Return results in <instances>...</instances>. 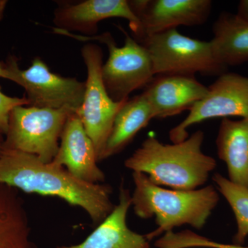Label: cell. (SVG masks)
I'll use <instances>...</instances> for the list:
<instances>
[{
    "label": "cell",
    "instance_id": "cell-1",
    "mask_svg": "<svg viewBox=\"0 0 248 248\" xmlns=\"http://www.w3.org/2000/svg\"><path fill=\"white\" fill-rule=\"evenodd\" d=\"M0 184L27 193L62 199L83 209L94 224L102 223L115 206L109 184L83 182L63 166L16 150L4 148L0 155Z\"/></svg>",
    "mask_w": 248,
    "mask_h": 248
},
{
    "label": "cell",
    "instance_id": "cell-2",
    "mask_svg": "<svg viewBox=\"0 0 248 248\" xmlns=\"http://www.w3.org/2000/svg\"><path fill=\"white\" fill-rule=\"evenodd\" d=\"M204 138L203 132L197 130L185 141L164 144L149 137L124 165L133 172L146 174L153 184L161 187L196 190L207 182L217 167L216 160L202 152Z\"/></svg>",
    "mask_w": 248,
    "mask_h": 248
},
{
    "label": "cell",
    "instance_id": "cell-3",
    "mask_svg": "<svg viewBox=\"0 0 248 248\" xmlns=\"http://www.w3.org/2000/svg\"><path fill=\"white\" fill-rule=\"evenodd\" d=\"M133 179L131 206L135 215L143 219L155 217L157 226L146 234L150 241L184 225L202 229L219 202L218 192L212 185L179 190L156 185L143 173L133 172Z\"/></svg>",
    "mask_w": 248,
    "mask_h": 248
},
{
    "label": "cell",
    "instance_id": "cell-4",
    "mask_svg": "<svg viewBox=\"0 0 248 248\" xmlns=\"http://www.w3.org/2000/svg\"><path fill=\"white\" fill-rule=\"evenodd\" d=\"M125 35L123 46H117L110 32L86 37L54 28L55 33L73 37L82 42L98 41L107 45L108 59L103 63V83L109 97L115 102L128 100L130 93L146 87L155 77L153 63L147 49L117 26Z\"/></svg>",
    "mask_w": 248,
    "mask_h": 248
},
{
    "label": "cell",
    "instance_id": "cell-5",
    "mask_svg": "<svg viewBox=\"0 0 248 248\" xmlns=\"http://www.w3.org/2000/svg\"><path fill=\"white\" fill-rule=\"evenodd\" d=\"M148 50L155 76L184 74L218 76L226 66L217 61L211 42L182 35L177 29L147 36L140 42Z\"/></svg>",
    "mask_w": 248,
    "mask_h": 248
},
{
    "label": "cell",
    "instance_id": "cell-6",
    "mask_svg": "<svg viewBox=\"0 0 248 248\" xmlns=\"http://www.w3.org/2000/svg\"><path fill=\"white\" fill-rule=\"evenodd\" d=\"M75 112L68 107L60 109L19 106L11 111L4 149L33 155L50 163L60 148L59 141L68 117Z\"/></svg>",
    "mask_w": 248,
    "mask_h": 248
},
{
    "label": "cell",
    "instance_id": "cell-7",
    "mask_svg": "<svg viewBox=\"0 0 248 248\" xmlns=\"http://www.w3.org/2000/svg\"><path fill=\"white\" fill-rule=\"evenodd\" d=\"M17 61V58L11 56L5 63L11 73L10 81L25 90L29 107L50 109L68 107L75 112L81 107L86 81L53 73L40 57L34 58L25 70L19 68Z\"/></svg>",
    "mask_w": 248,
    "mask_h": 248
},
{
    "label": "cell",
    "instance_id": "cell-8",
    "mask_svg": "<svg viewBox=\"0 0 248 248\" xmlns=\"http://www.w3.org/2000/svg\"><path fill=\"white\" fill-rule=\"evenodd\" d=\"M81 53L87 69V79L84 101L76 113L92 140L99 162L116 115L128 99L115 102L109 97L103 83V52L99 46L87 44Z\"/></svg>",
    "mask_w": 248,
    "mask_h": 248
},
{
    "label": "cell",
    "instance_id": "cell-9",
    "mask_svg": "<svg viewBox=\"0 0 248 248\" xmlns=\"http://www.w3.org/2000/svg\"><path fill=\"white\" fill-rule=\"evenodd\" d=\"M208 89L207 95L191 108L185 120L170 130L172 143L185 141L189 138L187 129L203 121L218 117L248 118V78L225 73Z\"/></svg>",
    "mask_w": 248,
    "mask_h": 248
},
{
    "label": "cell",
    "instance_id": "cell-10",
    "mask_svg": "<svg viewBox=\"0 0 248 248\" xmlns=\"http://www.w3.org/2000/svg\"><path fill=\"white\" fill-rule=\"evenodd\" d=\"M130 9L140 27L132 37L140 43L147 36L179 26L203 25L211 14L210 0H133Z\"/></svg>",
    "mask_w": 248,
    "mask_h": 248
},
{
    "label": "cell",
    "instance_id": "cell-11",
    "mask_svg": "<svg viewBox=\"0 0 248 248\" xmlns=\"http://www.w3.org/2000/svg\"><path fill=\"white\" fill-rule=\"evenodd\" d=\"M112 17H120L129 22L132 33L140 27V21L130 9L127 0H86L76 4L60 5L54 12L55 29L93 37L98 31V24Z\"/></svg>",
    "mask_w": 248,
    "mask_h": 248
},
{
    "label": "cell",
    "instance_id": "cell-12",
    "mask_svg": "<svg viewBox=\"0 0 248 248\" xmlns=\"http://www.w3.org/2000/svg\"><path fill=\"white\" fill-rule=\"evenodd\" d=\"M208 92V87L195 76L159 74L155 76L142 94L151 105L155 118L164 119L190 110Z\"/></svg>",
    "mask_w": 248,
    "mask_h": 248
},
{
    "label": "cell",
    "instance_id": "cell-13",
    "mask_svg": "<svg viewBox=\"0 0 248 248\" xmlns=\"http://www.w3.org/2000/svg\"><path fill=\"white\" fill-rule=\"evenodd\" d=\"M60 148L52 163L66 168L74 177L90 184H103L106 176L97 166V154L91 139L76 112L65 124Z\"/></svg>",
    "mask_w": 248,
    "mask_h": 248
},
{
    "label": "cell",
    "instance_id": "cell-14",
    "mask_svg": "<svg viewBox=\"0 0 248 248\" xmlns=\"http://www.w3.org/2000/svg\"><path fill=\"white\" fill-rule=\"evenodd\" d=\"M130 206L131 194L121 185L118 204L82 243L57 248H151L146 235L131 231L127 224Z\"/></svg>",
    "mask_w": 248,
    "mask_h": 248
},
{
    "label": "cell",
    "instance_id": "cell-15",
    "mask_svg": "<svg viewBox=\"0 0 248 248\" xmlns=\"http://www.w3.org/2000/svg\"><path fill=\"white\" fill-rule=\"evenodd\" d=\"M216 145L218 157L226 163L228 179L248 190V118L222 119Z\"/></svg>",
    "mask_w": 248,
    "mask_h": 248
},
{
    "label": "cell",
    "instance_id": "cell-16",
    "mask_svg": "<svg viewBox=\"0 0 248 248\" xmlns=\"http://www.w3.org/2000/svg\"><path fill=\"white\" fill-rule=\"evenodd\" d=\"M153 119L155 117L151 105L142 93L128 99L116 115L99 161L123 151Z\"/></svg>",
    "mask_w": 248,
    "mask_h": 248
},
{
    "label": "cell",
    "instance_id": "cell-17",
    "mask_svg": "<svg viewBox=\"0 0 248 248\" xmlns=\"http://www.w3.org/2000/svg\"><path fill=\"white\" fill-rule=\"evenodd\" d=\"M210 41L217 61L228 68L248 62V24L223 12L214 23Z\"/></svg>",
    "mask_w": 248,
    "mask_h": 248
},
{
    "label": "cell",
    "instance_id": "cell-18",
    "mask_svg": "<svg viewBox=\"0 0 248 248\" xmlns=\"http://www.w3.org/2000/svg\"><path fill=\"white\" fill-rule=\"evenodd\" d=\"M22 200L14 187L0 184V248H37Z\"/></svg>",
    "mask_w": 248,
    "mask_h": 248
},
{
    "label": "cell",
    "instance_id": "cell-19",
    "mask_svg": "<svg viewBox=\"0 0 248 248\" xmlns=\"http://www.w3.org/2000/svg\"><path fill=\"white\" fill-rule=\"evenodd\" d=\"M213 180L217 190L231 205L236 218L237 231L233 243L243 246L248 236V190L231 182L219 173L214 174Z\"/></svg>",
    "mask_w": 248,
    "mask_h": 248
},
{
    "label": "cell",
    "instance_id": "cell-20",
    "mask_svg": "<svg viewBox=\"0 0 248 248\" xmlns=\"http://www.w3.org/2000/svg\"><path fill=\"white\" fill-rule=\"evenodd\" d=\"M19 106H29L27 98L9 97L1 92L0 86V133L6 135L11 111Z\"/></svg>",
    "mask_w": 248,
    "mask_h": 248
},
{
    "label": "cell",
    "instance_id": "cell-21",
    "mask_svg": "<svg viewBox=\"0 0 248 248\" xmlns=\"http://www.w3.org/2000/svg\"><path fill=\"white\" fill-rule=\"evenodd\" d=\"M182 245L184 248H248L239 245L217 242L190 231H186L183 235Z\"/></svg>",
    "mask_w": 248,
    "mask_h": 248
},
{
    "label": "cell",
    "instance_id": "cell-22",
    "mask_svg": "<svg viewBox=\"0 0 248 248\" xmlns=\"http://www.w3.org/2000/svg\"><path fill=\"white\" fill-rule=\"evenodd\" d=\"M235 15L240 20L248 24V0H241L240 1L237 14Z\"/></svg>",
    "mask_w": 248,
    "mask_h": 248
},
{
    "label": "cell",
    "instance_id": "cell-23",
    "mask_svg": "<svg viewBox=\"0 0 248 248\" xmlns=\"http://www.w3.org/2000/svg\"><path fill=\"white\" fill-rule=\"evenodd\" d=\"M11 72L6 66V63L0 62V78H4L6 79H11Z\"/></svg>",
    "mask_w": 248,
    "mask_h": 248
},
{
    "label": "cell",
    "instance_id": "cell-24",
    "mask_svg": "<svg viewBox=\"0 0 248 248\" xmlns=\"http://www.w3.org/2000/svg\"><path fill=\"white\" fill-rule=\"evenodd\" d=\"M7 2L8 1L6 0H0V20H1L4 17V13Z\"/></svg>",
    "mask_w": 248,
    "mask_h": 248
},
{
    "label": "cell",
    "instance_id": "cell-25",
    "mask_svg": "<svg viewBox=\"0 0 248 248\" xmlns=\"http://www.w3.org/2000/svg\"><path fill=\"white\" fill-rule=\"evenodd\" d=\"M3 134L0 133V155L4 150V140L2 136Z\"/></svg>",
    "mask_w": 248,
    "mask_h": 248
}]
</instances>
